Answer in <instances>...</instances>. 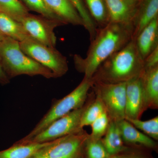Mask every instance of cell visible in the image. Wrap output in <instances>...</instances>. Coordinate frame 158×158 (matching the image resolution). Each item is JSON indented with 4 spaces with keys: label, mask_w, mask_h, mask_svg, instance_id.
Returning a JSON list of instances; mask_svg holds the SVG:
<instances>
[{
    "label": "cell",
    "mask_w": 158,
    "mask_h": 158,
    "mask_svg": "<svg viewBox=\"0 0 158 158\" xmlns=\"http://www.w3.org/2000/svg\"><path fill=\"white\" fill-rule=\"evenodd\" d=\"M132 24L110 22L98 28L90 41L86 56H74L75 66L85 77L91 78L101 64L111 55L123 48L133 39Z\"/></svg>",
    "instance_id": "1"
},
{
    "label": "cell",
    "mask_w": 158,
    "mask_h": 158,
    "mask_svg": "<svg viewBox=\"0 0 158 158\" xmlns=\"http://www.w3.org/2000/svg\"><path fill=\"white\" fill-rule=\"evenodd\" d=\"M144 69V60L132 39L104 61L91 78L93 82L125 83L139 76Z\"/></svg>",
    "instance_id": "2"
},
{
    "label": "cell",
    "mask_w": 158,
    "mask_h": 158,
    "mask_svg": "<svg viewBox=\"0 0 158 158\" xmlns=\"http://www.w3.org/2000/svg\"><path fill=\"white\" fill-rule=\"evenodd\" d=\"M0 59L3 70L9 79L22 75L55 78L49 69L25 54L19 42L10 37L0 43Z\"/></svg>",
    "instance_id": "3"
},
{
    "label": "cell",
    "mask_w": 158,
    "mask_h": 158,
    "mask_svg": "<svg viewBox=\"0 0 158 158\" xmlns=\"http://www.w3.org/2000/svg\"><path fill=\"white\" fill-rule=\"evenodd\" d=\"M93 81L91 78L84 77L80 84L70 93L53 103L51 108L35 127L25 137L19 140L28 142L46 128L62 116L74 110L82 107L88 98Z\"/></svg>",
    "instance_id": "4"
},
{
    "label": "cell",
    "mask_w": 158,
    "mask_h": 158,
    "mask_svg": "<svg viewBox=\"0 0 158 158\" xmlns=\"http://www.w3.org/2000/svg\"><path fill=\"white\" fill-rule=\"evenodd\" d=\"M19 44L25 54L49 69L55 78L62 77L68 72L66 57L55 48L44 45L33 38L19 42Z\"/></svg>",
    "instance_id": "5"
},
{
    "label": "cell",
    "mask_w": 158,
    "mask_h": 158,
    "mask_svg": "<svg viewBox=\"0 0 158 158\" xmlns=\"http://www.w3.org/2000/svg\"><path fill=\"white\" fill-rule=\"evenodd\" d=\"M126 87V82H93L91 88L103 105L110 121L117 122L125 118Z\"/></svg>",
    "instance_id": "6"
},
{
    "label": "cell",
    "mask_w": 158,
    "mask_h": 158,
    "mask_svg": "<svg viewBox=\"0 0 158 158\" xmlns=\"http://www.w3.org/2000/svg\"><path fill=\"white\" fill-rule=\"evenodd\" d=\"M89 134L84 129L49 142L32 158H79Z\"/></svg>",
    "instance_id": "7"
},
{
    "label": "cell",
    "mask_w": 158,
    "mask_h": 158,
    "mask_svg": "<svg viewBox=\"0 0 158 158\" xmlns=\"http://www.w3.org/2000/svg\"><path fill=\"white\" fill-rule=\"evenodd\" d=\"M93 95L94 92L92 91L88 94L87 100L82 107L74 110L55 120L30 141L22 142L46 143L84 129H81L80 127L81 118Z\"/></svg>",
    "instance_id": "8"
},
{
    "label": "cell",
    "mask_w": 158,
    "mask_h": 158,
    "mask_svg": "<svg viewBox=\"0 0 158 158\" xmlns=\"http://www.w3.org/2000/svg\"><path fill=\"white\" fill-rule=\"evenodd\" d=\"M21 23L33 39L52 48H55L56 43L54 29L58 26L65 25L61 22L48 19L42 15L30 14Z\"/></svg>",
    "instance_id": "9"
},
{
    "label": "cell",
    "mask_w": 158,
    "mask_h": 158,
    "mask_svg": "<svg viewBox=\"0 0 158 158\" xmlns=\"http://www.w3.org/2000/svg\"><path fill=\"white\" fill-rule=\"evenodd\" d=\"M140 75L126 82L125 119H141L147 110Z\"/></svg>",
    "instance_id": "10"
},
{
    "label": "cell",
    "mask_w": 158,
    "mask_h": 158,
    "mask_svg": "<svg viewBox=\"0 0 158 158\" xmlns=\"http://www.w3.org/2000/svg\"><path fill=\"white\" fill-rule=\"evenodd\" d=\"M123 140L126 145L144 148L151 151L157 152V142L144 133L137 130L126 119L117 122Z\"/></svg>",
    "instance_id": "11"
},
{
    "label": "cell",
    "mask_w": 158,
    "mask_h": 158,
    "mask_svg": "<svg viewBox=\"0 0 158 158\" xmlns=\"http://www.w3.org/2000/svg\"><path fill=\"white\" fill-rule=\"evenodd\" d=\"M110 23L132 24L137 5L131 0H104Z\"/></svg>",
    "instance_id": "12"
},
{
    "label": "cell",
    "mask_w": 158,
    "mask_h": 158,
    "mask_svg": "<svg viewBox=\"0 0 158 158\" xmlns=\"http://www.w3.org/2000/svg\"><path fill=\"white\" fill-rule=\"evenodd\" d=\"M158 17V0H140L133 21V39L152 21Z\"/></svg>",
    "instance_id": "13"
},
{
    "label": "cell",
    "mask_w": 158,
    "mask_h": 158,
    "mask_svg": "<svg viewBox=\"0 0 158 158\" xmlns=\"http://www.w3.org/2000/svg\"><path fill=\"white\" fill-rule=\"evenodd\" d=\"M134 40L138 52L144 60L158 47V17L152 21Z\"/></svg>",
    "instance_id": "14"
},
{
    "label": "cell",
    "mask_w": 158,
    "mask_h": 158,
    "mask_svg": "<svg viewBox=\"0 0 158 158\" xmlns=\"http://www.w3.org/2000/svg\"><path fill=\"white\" fill-rule=\"evenodd\" d=\"M140 77L146 109H158V65L144 69Z\"/></svg>",
    "instance_id": "15"
},
{
    "label": "cell",
    "mask_w": 158,
    "mask_h": 158,
    "mask_svg": "<svg viewBox=\"0 0 158 158\" xmlns=\"http://www.w3.org/2000/svg\"><path fill=\"white\" fill-rule=\"evenodd\" d=\"M44 1L49 9L65 24L84 27L81 18L69 0Z\"/></svg>",
    "instance_id": "16"
},
{
    "label": "cell",
    "mask_w": 158,
    "mask_h": 158,
    "mask_svg": "<svg viewBox=\"0 0 158 158\" xmlns=\"http://www.w3.org/2000/svg\"><path fill=\"white\" fill-rule=\"evenodd\" d=\"M0 32L19 42L32 38L21 23L0 11Z\"/></svg>",
    "instance_id": "17"
},
{
    "label": "cell",
    "mask_w": 158,
    "mask_h": 158,
    "mask_svg": "<svg viewBox=\"0 0 158 158\" xmlns=\"http://www.w3.org/2000/svg\"><path fill=\"white\" fill-rule=\"evenodd\" d=\"M48 142L26 143L18 141L11 147L0 151V158H32L38 150Z\"/></svg>",
    "instance_id": "18"
},
{
    "label": "cell",
    "mask_w": 158,
    "mask_h": 158,
    "mask_svg": "<svg viewBox=\"0 0 158 158\" xmlns=\"http://www.w3.org/2000/svg\"><path fill=\"white\" fill-rule=\"evenodd\" d=\"M101 139L102 143L110 156L114 155L126 149L116 122L110 121L107 131Z\"/></svg>",
    "instance_id": "19"
},
{
    "label": "cell",
    "mask_w": 158,
    "mask_h": 158,
    "mask_svg": "<svg viewBox=\"0 0 158 158\" xmlns=\"http://www.w3.org/2000/svg\"><path fill=\"white\" fill-rule=\"evenodd\" d=\"M90 16L97 28L110 23L109 15L104 0H84Z\"/></svg>",
    "instance_id": "20"
},
{
    "label": "cell",
    "mask_w": 158,
    "mask_h": 158,
    "mask_svg": "<svg viewBox=\"0 0 158 158\" xmlns=\"http://www.w3.org/2000/svg\"><path fill=\"white\" fill-rule=\"evenodd\" d=\"M0 11L21 23L28 15V9L19 0H0Z\"/></svg>",
    "instance_id": "21"
},
{
    "label": "cell",
    "mask_w": 158,
    "mask_h": 158,
    "mask_svg": "<svg viewBox=\"0 0 158 158\" xmlns=\"http://www.w3.org/2000/svg\"><path fill=\"white\" fill-rule=\"evenodd\" d=\"M105 111L103 105L100 100L95 96L94 93L93 97L82 114L80 128L83 129L84 127L90 126Z\"/></svg>",
    "instance_id": "22"
},
{
    "label": "cell",
    "mask_w": 158,
    "mask_h": 158,
    "mask_svg": "<svg viewBox=\"0 0 158 158\" xmlns=\"http://www.w3.org/2000/svg\"><path fill=\"white\" fill-rule=\"evenodd\" d=\"M81 18L84 27L88 31L91 41L96 35L97 27L90 16L84 0H69Z\"/></svg>",
    "instance_id": "23"
},
{
    "label": "cell",
    "mask_w": 158,
    "mask_h": 158,
    "mask_svg": "<svg viewBox=\"0 0 158 158\" xmlns=\"http://www.w3.org/2000/svg\"><path fill=\"white\" fill-rule=\"evenodd\" d=\"M84 158H110V156L107 151L101 139L95 140L88 135L83 148Z\"/></svg>",
    "instance_id": "24"
},
{
    "label": "cell",
    "mask_w": 158,
    "mask_h": 158,
    "mask_svg": "<svg viewBox=\"0 0 158 158\" xmlns=\"http://www.w3.org/2000/svg\"><path fill=\"white\" fill-rule=\"evenodd\" d=\"M131 123L138 129L142 131L144 134L152 138L158 140V116H156L147 121H142L140 119H126Z\"/></svg>",
    "instance_id": "25"
},
{
    "label": "cell",
    "mask_w": 158,
    "mask_h": 158,
    "mask_svg": "<svg viewBox=\"0 0 158 158\" xmlns=\"http://www.w3.org/2000/svg\"><path fill=\"white\" fill-rule=\"evenodd\" d=\"M22 1L28 9L36 11L48 19L58 21L65 25V23L49 9L44 0H22Z\"/></svg>",
    "instance_id": "26"
},
{
    "label": "cell",
    "mask_w": 158,
    "mask_h": 158,
    "mask_svg": "<svg viewBox=\"0 0 158 158\" xmlns=\"http://www.w3.org/2000/svg\"><path fill=\"white\" fill-rule=\"evenodd\" d=\"M110 123V118L105 111L90 125L92 131L89 136L95 140L102 139L107 131Z\"/></svg>",
    "instance_id": "27"
},
{
    "label": "cell",
    "mask_w": 158,
    "mask_h": 158,
    "mask_svg": "<svg viewBox=\"0 0 158 158\" xmlns=\"http://www.w3.org/2000/svg\"><path fill=\"white\" fill-rule=\"evenodd\" d=\"M152 152L144 148L128 146L126 149L110 158H154Z\"/></svg>",
    "instance_id": "28"
},
{
    "label": "cell",
    "mask_w": 158,
    "mask_h": 158,
    "mask_svg": "<svg viewBox=\"0 0 158 158\" xmlns=\"http://www.w3.org/2000/svg\"><path fill=\"white\" fill-rule=\"evenodd\" d=\"M144 69L158 65V47L148 55L144 60Z\"/></svg>",
    "instance_id": "29"
},
{
    "label": "cell",
    "mask_w": 158,
    "mask_h": 158,
    "mask_svg": "<svg viewBox=\"0 0 158 158\" xmlns=\"http://www.w3.org/2000/svg\"><path fill=\"white\" fill-rule=\"evenodd\" d=\"M9 81L10 79L8 77L3 70L0 59V85H7L9 83Z\"/></svg>",
    "instance_id": "30"
},
{
    "label": "cell",
    "mask_w": 158,
    "mask_h": 158,
    "mask_svg": "<svg viewBox=\"0 0 158 158\" xmlns=\"http://www.w3.org/2000/svg\"><path fill=\"white\" fill-rule=\"evenodd\" d=\"M7 37L0 32V43L2 42Z\"/></svg>",
    "instance_id": "31"
},
{
    "label": "cell",
    "mask_w": 158,
    "mask_h": 158,
    "mask_svg": "<svg viewBox=\"0 0 158 158\" xmlns=\"http://www.w3.org/2000/svg\"><path fill=\"white\" fill-rule=\"evenodd\" d=\"M131 2H132L134 4H135L136 5H138V3L140 2V0H131Z\"/></svg>",
    "instance_id": "32"
},
{
    "label": "cell",
    "mask_w": 158,
    "mask_h": 158,
    "mask_svg": "<svg viewBox=\"0 0 158 158\" xmlns=\"http://www.w3.org/2000/svg\"><path fill=\"white\" fill-rule=\"evenodd\" d=\"M79 158H84V157H83V156L82 155V156H81V157Z\"/></svg>",
    "instance_id": "33"
}]
</instances>
